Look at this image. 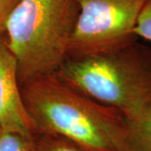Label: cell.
I'll return each mask as SVG.
<instances>
[{
    "instance_id": "277c9868",
    "label": "cell",
    "mask_w": 151,
    "mask_h": 151,
    "mask_svg": "<svg viewBox=\"0 0 151 151\" xmlns=\"http://www.w3.org/2000/svg\"><path fill=\"white\" fill-rule=\"evenodd\" d=\"M79 14L67 59L102 53L139 38L134 29L147 0H76Z\"/></svg>"
},
{
    "instance_id": "ba28073f",
    "label": "cell",
    "mask_w": 151,
    "mask_h": 151,
    "mask_svg": "<svg viewBox=\"0 0 151 151\" xmlns=\"http://www.w3.org/2000/svg\"><path fill=\"white\" fill-rule=\"evenodd\" d=\"M35 146L36 151H82L65 138L47 133H38Z\"/></svg>"
},
{
    "instance_id": "6da1fadb",
    "label": "cell",
    "mask_w": 151,
    "mask_h": 151,
    "mask_svg": "<svg viewBox=\"0 0 151 151\" xmlns=\"http://www.w3.org/2000/svg\"><path fill=\"white\" fill-rule=\"evenodd\" d=\"M38 133L56 134L82 151H120L124 114L75 91L55 73L20 86Z\"/></svg>"
},
{
    "instance_id": "8992f818",
    "label": "cell",
    "mask_w": 151,
    "mask_h": 151,
    "mask_svg": "<svg viewBox=\"0 0 151 151\" xmlns=\"http://www.w3.org/2000/svg\"><path fill=\"white\" fill-rule=\"evenodd\" d=\"M120 151H151V105L133 117L124 115Z\"/></svg>"
},
{
    "instance_id": "30bf717a",
    "label": "cell",
    "mask_w": 151,
    "mask_h": 151,
    "mask_svg": "<svg viewBox=\"0 0 151 151\" xmlns=\"http://www.w3.org/2000/svg\"><path fill=\"white\" fill-rule=\"evenodd\" d=\"M20 0H0V34L6 33V24Z\"/></svg>"
},
{
    "instance_id": "52a82bcc",
    "label": "cell",
    "mask_w": 151,
    "mask_h": 151,
    "mask_svg": "<svg viewBox=\"0 0 151 151\" xmlns=\"http://www.w3.org/2000/svg\"><path fill=\"white\" fill-rule=\"evenodd\" d=\"M0 151H36L35 136L0 129Z\"/></svg>"
},
{
    "instance_id": "3957f363",
    "label": "cell",
    "mask_w": 151,
    "mask_h": 151,
    "mask_svg": "<svg viewBox=\"0 0 151 151\" xmlns=\"http://www.w3.org/2000/svg\"><path fill=\"white\" fill-rule=\"evenodd\" d=\"M79 14L76 0H20L6 24L19 85L53 74L67 59Z\"/></svg>"
},
{
    "instance_id": "7a4b0ae2",
    "label": "cell",
    "mask_w": 151,
    "mask_h": 151,
    "mask_svg": "<svg viewBox=\"0 0 151 151\" xmlns=\"http://www.w3.org/2000/svg\"><path fill=\"white\" fill-rule=\"evenodd\" d=\"M55 74L76 92L126 117L151 105V47L138 40L102 53L68 58Z\"/></svg>"
},
{
    "instance_id": "9c48e42d",
    "label": "cell",
    "mask_w": 151,
    "mask_h": 151,
    "mask_svg": "<svg viewBox=\"0 0 151 151\" xmlns=\"http://www.w3.org/2000/svg\"><path fill=\"white\" fill-rule=\"evenodd\" d=\"M135 35L151 42V0H147L138 18Z\"/></svg>"
},
{
    "instance_id": "5b68a950",
    "label": "cell",
    "mask_w": 151,
    "mask_h": 151,
    "mask_svg": "<svg viewBox=\"0 0 151 151\" xmlns=\"http://www.w3.org/2000/svg\"><path fill=\"white\" fill-rule=\"evenodd\" d=\"M0 129L37 134L22 101L17 60L8 45L6 33L0 34Z\"/></svg>"
}]
</instances>
